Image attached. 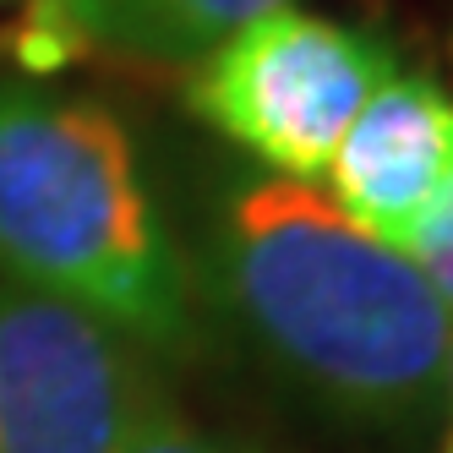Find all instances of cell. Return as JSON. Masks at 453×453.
Masks as SVG:
<instances>
[{
    "label": "cell",
    "instance_id": "8992f818",
    "mask_svg": "<svg viewBox=\"0 0 453 453\" xmlns=\"http://www.w3.org/2000/svg\"><path fill=\"white\" fill-rule=\"evenodd\" d=\"M88 39H104L142 60H186L213 55L224 39L289 0H55Z\"/></svg>",
    "mask_w": 453,
    "mask_h": 453
},
{
    "label": "cell",
    "instance_id": "5b68a950",
    "mask_svg": "<svg viewBox=\"0 0 453 453\" xmlns=\"http://www.w3.org/2000/svg\"><path fill=\"white\" fill-rule=\"evenodd\" d=\"M328 197L382 246L426 224L453 191V93L432 77H388L328 158Z\"/></svg>",
    "mask_w": 453,
    "mask_h": 453
},
{
    "label": "cell",
    "instance_id": "30bf717a",
    "mask_svg": "<svg viewBox=\"0 0 453 453\" xmlns=\"http://www.w3.org/2000/svg\"><path fill=\"white\" fill-rule=\"evenodd\" d=\"M442 382H448V394H453V339H448V377Z\"/></svg>",
    "mask_w": 453,
    "mask_h": 453
},
{
    "label": "cell",
    "instance_id": "52a82bcc",
    "mask_svg": "<svg viewBox=\"0 0 453 453\" xmlns=\"http://www.w3.org/2000/svg\"><path fill=\"white\" fill-rule=\"evenodd\" d=\"M120 453H257V448L191 426L175 404L148 394L142 410H137V420H132V432H126V442H120Z\"/></svg>",
    "mask_w": 453,
    "mask_h": 453
},
{
    "label": "cell",
    "instance_id": "9c48e42d",
    "mask_svg": "<svg viewBox=\"0 0 453 453\" xmlns=\"http://www.w3.org/2000/svg\"><path fill=\"white\" fill-rule=\"evenodd\" d=\"M404 257L420 268V279H426L453 311V191L442 197V208L404 241Z\"/></svg>",
    "mask_w": 453,
    "mask_h": 453
},
{
    "label": "cell",
    "instance_id": "6da1fadb",
    "mask_svg": "<svg viewBox=\"0 0 453 453\" xmlns=\"http://www.w3.org/2000/svg\"><path fill=\"white\" fill-rule=\"evenodd\" d=\"M213 279L251 344L328 410L404 420L442 394L448 301L322 186L241 180L213 224Z\"/></svg>",
    "mask_w": 453,
    "mask_h": 453
},
{
    "label": "cell",
    "instance_id": "277c9868",
    "mask_svg": "<svg viewBox=\"0 0 453 453\" xmlns=\"http://www.w3.org/2000/svg\"><path fill=\"white\" fill-rule=\"evenodd\" d=\"M148 394L120 328L0 273V453H120Z\"/></svg>",
    "mask_w": 453,
    "mask_h": 453
},
{
    "label": "cell",
    "instance_id": "3957f363",
    "mask_svg": "<svg viewBox=\"0 0 453 453\" xmlns=\"http://www.w3.org/2000/svg\"><path fill=\"white\" fill-rule=\"evenodd\" d=\"M388 77L394 55L372 34L301 6H273L203 55L191 104L273 175L311 180Z\"/></svg>",
    "mask_w": 453,
    "mask_h": 453
},
{
    "label": "cell",
    "instance_id": "7a4b0ae2",
    "mask_svg": "<svg viewBox=\"0 0 453 453\" xmlns=\"http://www.w3.org/2000/svg\"><path fill=\"white\" fill-rule=\"evenodd\" d=\"M0 273L180 349L191 289L126 126L93 99L0 77Z\"/></svg>",
    "mask_w": 453,
    "mask_h": 453
},
{
    "label": "cell",
    "instance_id": "ba28073f",
    "mask_svg": "<svg viewBox=\"0 0 453 453\" xmlns=\"http://www.w3.org/2000/svg\"><path fill=\"white\" fill-rule=\"evenodd\" d=\"M77 39H82V27L60 12L55 0H34V6H27V22L17 27V60L34 66V72H55V66H66L77 55Z\"/></svg>",
    "mask_w": 453,
    "mask_h": 453
},
{
    "label": "cell",
    "instance_id": "8fae6325",
    "mask_svg": "<svg viewBox=\"0 0 453 453\" xmlns=\"http://www.w3.org/2000/svg\"><path fill=\"white\" fill-rule=\"evenodd\" d=\"M442 453H453V442H448V448H442Z\"/></svg>",
    "mask_w": 453,
    "mask_h": 453
}]
</instances>
